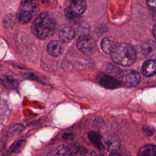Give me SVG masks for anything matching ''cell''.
Wrapping results in <instances>:
<instances>
[{
	"mask_svg": "<svg viewBox=\"0 0 156 156\" xmlns=\"http://www.w3.org/2000/svg\"><path fill=\"white\" fill-rule=\"evenodd\" d=\"M56 23L54 18L48 13H40L34 21L31 26L33 34L38 38L46 40L55 33Z\"/></svg>",
	"mask_w": 156,
	"mask_h": 156,
	"instance_id": "6da1fadb",
	"label": "cell"
},
{
	"mask_svg": "<svg viewBox=\"0 0 156 156\" xmlns=\"http://www.w3.org/2000/svg\"><path fill=\"white\" fill-rule=\"evenodd\" d=\"M110 54L115 63L124 66L133 65L136 57L133 47L127 43H119L114 44Z\"/></svg>",
	"mask_w": 156,
	"mask_h": 156,
	"instance_id": "7a4b0ae2",
	"label": "cell"
},
{
	"mask_svg": "<svg viewBox=\"0 0 156 156\" xmlns=\"http://www.w3.org/2000/svg\"><path fill=\"white\" fill-rule=\"evenodd\" d=\"M39 5L37 1H22L18 13L19 22L21 24L29 23L37 13Z\"/></svg>",
	"mask_w": 156,
	"mask_h": 156,
	"instance_id": "3957f363",
	"label": "cell"
},
{
	"mask_svg": "<svg viewBox=\"0 0 156 156\" xmlns=\"http://www.w3.org/2000/svg\"><path fill=\"white\" fill-rule=\"evenodd\" d=\"M116 76L122 82V85L127 87L136 86L140 82V75L133 70H119Z\"/></svg>",
	"mask_w": 156,
	"mask_h": 156,
	"instance_id": "277c9868",
	"label": "cell"
},
{
	"mask_svg": "<svg viewBox=\"0 0 156 156\" xmlns=\"http://www.w3.org/2000/svg\"><path fill=\"white\" fill-rule=\"evenodd\" d=\"M87 9L85 1H71L65 9V14L69 19H74L80 16Z\"/></svg>",
	"mask_w": 156,
	"mask_h": 156,
	"instance_id": "5b68a950",
	"label": "cell"
},
{
	"mask_svg": "<svg viewBox=\"0 0 156 156\" xmlns=\"http://www.w3.org/2000/svg\"><path fill=\"white\" fill-rule=\"evenodd\" d=\"M78 49L85 55H91L96 48V42L94 38L89 35H80L77 41Z\"/></svg>",
	"mask_w": 156,
	"mask_h": 156,
	"instance_id": "8992f818",
	"label": "cell"
},
{
	"mask_svg": "<svg viewBox=\"0 0 156 156\" xmlns=\"http://www.w3.org/2000/svg\"><path fill=\"white\" fill-rule=\"evenodd\" d=\"M97 80L101 85L107 88L114 89L122 86V82L118 79L104 73L98 74L97 76Z\"/></svg>",
	"mask_w": 156,
	"mask_h": 156,
	"instance_id": "52a82bcc",
	"label": "cell"
},
{
	"mask_svg": "<svg viewBox=\"0 0 156 156\" xmlns=\"http://www.w3.org/2000/svg\"><path fill=\"white\" fill-rule=\"evenodd\" d=\"M79 150V146L76 144H67L60 146L52 152V156H76Z\"/></svg>",
	"mask_w": 156,
	"mask_h": 156,
	"instance_id": "ba28073f",
	"label": "cell"
},
{
	"mask_svg": "<svg viewBox=\"0 0 156 156\" xmlns=\"http://www.w3.org/2000/svg\"><path fill=\"white\" fill-rule=\"evenodd\" d=\"M75 33L74 29L67 25L63 26L59 31V38L63 43H69L74 37Z\"/></svg>",
	"mask_w": 156,
	"mask_h": 156,
	"instance_id": "9c48e42d",
	"label": "cell"
},
{
	"mask_svg": "<svg viewBox=\"0 0 156 156\" xmlns=\"http://www.w3.org/2000/svg\"><path fill=\"white\" fill-rule=\"evenodd\" d=\"M48 54L53 57H58L63 51V47L62 43L57 40H52L47 45Z\"/></svg>",
	"mask_w": 156,
	"mask_h": 156,
	"instance_id": "30bf717a",
	"label": "cell"
},
{
	"mask_svg": "<svg viewBox=\"0 0 156 156\" xmlns=\"http://www.w3.org/2000/svg\"><path fill=\"white\" fill-rule=\"evenodd\" d=\"M155 50L156 45L154 40H147L145 41L142 46V52L144 55L149 58L155 57Z\"/></svg>",
	"mask_w": 156,
	"mask_h": 156,
	"instance_id": "8fae6325",
	"label": "cell"
},
{
	"mask_svg": "<svg viewBox=\"0 0 156 156\" xmlns=\"http://www.w3.org/2000/svg\"><path fill=\"white\" fill-rule=\"evenodd\" d=\"M156 62L155 59H149L144 62L141 68V73L147 77H151L155 74Z\"/></svg>",
	"mask_w": 156,
	"mask_h": 156,
	"instance_id": "7c38bea8",
	"label": "cell"
},
{
	"mask_svg": "<svg viewBox=\"0 0 156 156\" xmlns=\"http://www.w3.org/2000/svg\"><path fill=\"white\" fill-rule=\"evenodd\" d=\"M88 137L91 144L96 147V149H101L103 148L102 143V138L98 132L91 131L88 133Z\"/></svg>",
	"mask_w": 156,
	"mask_h": 156,
	"instance_id": "4fadbf2b",
	"label": "cell"
},
{
	"mask_svg": "<svg viewBox=\"0 0 156 156\" xmlns=\"http://www.w3.org/2000/svg\"><path fill=\"white\" fill-rule=\"evenodd\" d=\"M156 147L154 144H146L141 147L137 156H156Z\"/></svg>",
	"mask_w": 156,
	"mask_h": 156,
	"instance_id": "5bb4252c",
	"label": "cell"
},
{
	"mask_svg": "<svg viewBox=\"0 0 156 156\" xmlns=\"http://www.w3.org/2000/svg\"><path fill=\"white\" fill-rule=\"evenodd\" d=\"M102 143L103 147L107 148V149L115 151L117 148V141L114 139L110 138L108 137H106L104 139H102Z\"/></svg>",
	"mask_w": 156,
	"mask_h": 156,
	"instance_id": "9a60e30c",
	"label": "cell"
},
{
	"mask_svg": "<svg viewBox=\"0 0 156 156\" xmlns=\"http://www.w3.org/2000/svg\"><path fill=\"white\" fill-rule=\"evenodd\" d=\"M26 144V141L23 140H20L15 141L10 147V150L11 152L14 153H19L20 152L23 147H24Z\"/></svg>",
	"mask_w": 156,
	"mask_h": 156,
	"instance_id": "2e32d148",
	"label": "cell"
},
{
	"mask_svg": "<svg viewBox=\"0 0 156 156\" xmlns=\"http://www.w3.org/2000/svg\"><path fill=\"white\" fill-rule=\"evenodd\" d=\"M113 45L114 44H112V41L108 38H104L101 41V49L105 53L110 54Z\"/></svg>",
	"mask_w": 156,
	"mask_h": 156,
	"instance_id": "e0dca14e",
	"label": "cell"
},
{
	"mask_svg": "<svg viewBox=\"0 0 156 156\" xmlns=\"http://www.w3.org/2000/svg\"><path fill=\"white\" fill-rule=\"evenodd\" d=\"M15 17L12 14H8L3 19V24L5 27H11L15 24Z\"/></svg>",
	"mask_w": 156,
	"mask_h": 156,
	"instance_id": "ac0fdd59",
	"label": "cell"
},
{
	"mask_svg": "<svg viewBox=\"0 0 156 156\" xmlns=\"http://www.w3.org/2000/svg\"><path fill=\"white\" fill-rule=\"evenodd\" d=\"M2 84L6 87H12L13 86V82L8 78H4L2 80Z\"/></svg>",
	"mask_w": 156,
	"mask_h": 156,
	"instance_id": "d6986e66",
	"label": "cell"
},
{
	"mask_svg": "<svg viewBox=\"0 0 156 156\" xmlns=\"http://www.w3.org/2000/svg\"><path fill=\"white\" fill-rule=\"evenodd\" d=\"M147 5L149 9L150 10L155 12V5H156V1L153 0V1H147L146 2Z\"/></svg>",
	"mask_w": 156,
	"mask_h": 156,
	"instance_id": "ffe728a7",
	"label": "cell"
},
{
	"mask_svg": "<svg viewBox=\"0 0 156 156\" xmlns=\"http://www.w3.org/2000/svg\"><path fill=\"white\" fill-rule=\"evenodd\" d=\"M23 126L21 125H15L10 128L9 130V133H13L14 132H16V131H21L22 130Z\"/></svg>",
	"mask_w": 156,
	"mask_h": 156,
	"instance_id": "44dd1931",
	"label": "cell"
},
{
	"mask_svg": "<svg viewBox=\"0 0 156 156\" xmlns=\"http://www.w3.org/2000/svg\"><path fill=\"white\" fill-rule=\"evenodd\" d=\"M110 156H130L128 154H127L126 152H118L116 151H113Z\"/></svg>",
	"mask_w": 156,
	"mask_h": 156,
	"instance_id": "7402d4cb",
	"label": "cell"
},
{
	"mask_svg": "<svg viewBox=\"0 0 156 156\" xmlns=\"http://www.w3.org/2000/svg\"><path fill=\"white\" fill-rule=\"evenodd\" d=\"M91 156H104V155L99 151V149H94L91 153Z\"/></svg>",
	"mask_w": 156,
	"mask_h": 156,
	"instance_id": "603a6c76",
	"label": "cell"
},
{
	"mask_svg": "<svg viewBox=\"0 0 156 156\" xmlns=\"http://www.w3.org/2000/svg\"><path fill=\"white\" fill-rule=\"evenodd\" d=\"M143 130L145 133H146L147 135H152L154 132V130L152 128L149 127H143Z\"/></svg>",
	"mask_w": 156,
	"mask_h": 156,
	"instance_id": "cb8c5ba5",
	"label": "cell"
},
{
	"mask_svg": "<svg viewBox=\"0 0 156 156\" xmlns=\"http://www.w3.org/2000/svg\"><path fill=\"white\" fill-rule=\"evenodd\" d=\"M154 29V30H153V32H154V37H155V26H154V29Z\"/></svg>",
	"mask_w": 156,
	"mask_h": 156,
	"instance_id": "d4e9b609",
	"label": "cell"
}]
</instances>
